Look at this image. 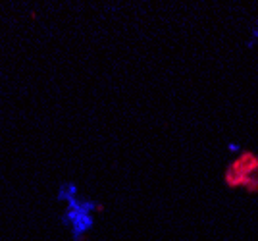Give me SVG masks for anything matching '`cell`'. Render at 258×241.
I'll return each instance as SVG.
<instances>
[{"instance_id":"cell-1","label":"cell","mask_w":258,"mask_h":241,"mask_svg":"<svg viewBox=\"0 0 258 241\" xmlns=\"http://www.w3.org/2000/svg\"><path fill=\"white\" fill-rule=\"evenodd\" d=\"M56 201H60L66 204L62 214V224L68 226V230L71 233V237L75 241H81L83 235L95 228V212H98L100 204L89 199H81L77 185L71 181H64L58 187V193H56Z\"/></svg>"}]
</instances>
